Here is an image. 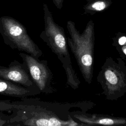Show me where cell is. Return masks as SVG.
<instances>
[{
  "instance_id": "obj_6",
  "label": "cell",
  "mask_w": 126,
  "mask_h": 126,
  "mask_svg": "<svg viewBox=\"0 0 126 126\" xmlns=\"http://www.w3.org/2000/svg\"><path fill=\"white\" fill-rule=\"evenodd\" d=\"M72 117L83 126H126V119L123 117L88 114L83 111H76L72 114Z\"/></svg>"
},
{
  "instance_id": "obj_5",
  "label": "cell",
  "mask_w": 126,
  "mask_h": 126,
  "mask_svg": "<svg viewBox=\"0 0 126 126\" xmlns=\"http://www.w3.org/2000/svg\"><path fill=\"white\" fill-rule=\"evenodd\" d=\"M29 69L31 75L40 91L46 93H53L55 90L50 84L52 74L46 63L38 62L34 57L21 54Z\"/></svg>"
},
{
  "instance_id": "obj_8",
  "label": "cell",
  "mask_w": 126,
  "mask_h": 126,
  "mask_svg": "<svg viewBox=\"0 0 126 126\" xmlns=\"http://www.w3.org/2000/svg\"><path fill=\"white\" fill-rule=\"evenodd\" d=\"M28 89L16 85L7 80L0 79V94L3 95L24 96L30 95Z\"/></svg>"
},
{
  "instance_id": "obj_14",
  "label": "cell",
  "mask_w": 126,
  "mask_h": 126,
  "mask_svg": "<svg viewBox=\"0 0 126 126\" xmlns=\"http://www.w3.org/2000/svg\"><path fill=\"white\" fill-rule=\"evenodd\" d=\"M4 123H5V121L2 120L0 118V126H3Z\"/></svg>"
},
{
  "instance_id": "obj_7",
  "label": "cell",
  "mask_w": 126,
  "mask_h": 126,
  "mask_svg": "<svg viewBox=\"0 0 126 126\" xmlns=\"http://www.w3.org/2000/svg\"><path fill=\"white\" fill-rule=\"evenodd\" d=\"M0 77L5 80L12 81L26 86H31L32 81L27 73L20 66L3 67L0 66Z\"/></svg>"
},
{
  "instance_id": "obj_11",
  "label": "cell",
  "mask_w": 126,
  "mask_h": 126,
  "mask_svg": "<svg viewBox=\"0 0 126 126\" xmlns=\"http://www.w3.org/2000/svg\"><path fill=\"white\" fill-rule=\"evenodd\" d=\"M54 4L59 9H61L63 5V0H52Z\"/></svg>"
},
{
  "instance_id": "obj_9",
  "label": "cell",
  "mask_w": 126,
  "mask_h": 126,
  "mask_svg": "<svg viewBox=\"0 0 126 126\" xmlns=\"http://www.w3.org/2000/svg\"><path fill=\"white\" fill-rule=\"evenodd\" d=\"M112 0H87L83 6L84 13L94 15L107 9L112 3Z\"/></svg>"
},
{
  "instance_id": "obj_3",
  "label": "cell",
  "mask_w": 126,
  "mask_h": 126,
  "mask_svg": "<svg viewBox=\"0 0 126 126\" xmlns=\"http://www.w3.org/2000/svg\"><path fill=\"white\" fill-rule=\"evenodd\" d=\"M102 94L109 100H116L126 94V64L122 58H106L96 77Z\"/></svg>"
},
{
  "instance_id": "obj_2",
  "label": "cell",
  "mask_w": 126,
  "mask_h": 126,
  "mask_svg": "<svg viewBox=\"0 0 126 126\" xmlns=\"http://www.w3.org/2000/svg\"><path fill=\"white\" fill-rule=\"evenodd\" d=\"M43 10L45 28L40 36L61 62L66 74L67 85L76 90L80 81L72 65L64 29L55 23L46 3L43 4Z\"/></svg>"
},
{
  "instance_id": "obj_10",
  "label": "cell",
  "mask_w": 126,
  "mask_h": 126,
  "mask_svg": "<svg viewBox=\"0 0 126 126\" xmlns=\"http://www.w3.org/2000/svg\"><path fill=\"white\" fill-rule=\"evenodd\" d=\"M115 39H113L114 42H117L119 46H123L126 45V36L124 35H117V37L113 38Z\"/></svg>"
},
{
  "instance_id": "obj_12",
  "label": "cell",
  "mask_w": 126,
  "mask_h": 126,
  "mask_svg": "<svg viewBox=\"0 0 126 126\" xmlns=\"http://www.w3.org/2000/svg\"><path fill=\"white\" fill-rule=\"evenodd\" d=\"M12 107V105H9L7 103H4L2 102H0V110H4L9 109Z\"/></svg>"
},
{
  "instance_id": "obj_1",
  "label": "cell",
  "mask_w": 126,
  "mask_h": 126,
  "mask_svg": "<svg viewBox=\"0 0 126 126\" xmlns=\"http://www.w3.org/2000/svg\"><path fill=\"white\" fill-rule=\"evenodd\" d=\"M93 20H90L81 33L75 23L69 20L66 28L69 36L66 37L68 46L73 54L84 80L91 84L94 74V28Z\"/></svg>"
},
{
  "instance_id": "obj_4",
  "label": "cell",
  "mask_w": 126,
  "mask_h": 126,
  "mask_svg": "<svg viewBox=\"0 0 126 126\" xmlns=\"http://www.w3.org/2000/svg\"><path fill=\"white\" fill-rule=\"evenodd\" d=\"M0 26L4 34L19 50L25 51L38 58L42 52L30 38L25 27L14 19L7 16L0 18Z\"/></svg>"
},
{
  "instance_id": "obj_13",
  "label": "cell",
  "mask_w": 126,
  "mask_h": 126,
  "mask_svg": "<svg viewBox=\"0 0 126 126\" xmlns=\"http://www.w3.org/2000/svg\"><path fill=\"white\" fill-rule=\"evenodd\" d=\"M121 48L120 50H118V52L120 53L121 55H125L126 56V45L121 46Z\"/></svg>"
}]
</instances>
